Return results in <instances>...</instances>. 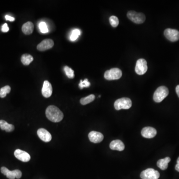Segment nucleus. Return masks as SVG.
I'll list each match as a JSON object with an SVG mask.
<instances>
[{
    "label": "nucleus",
    "mask_w": 179,
    "mask_h": 179,
    "mask_svg": "<svg viewBox=\"0 0 179 179\" xmlns=\"http://www.w3.org/2000/svg\"><path fill=\"white\" fill-rule=\"evenodd\" d=\"M65 72L67 76L70 79H73L74 78L75 75H74V71L70 67H68L67 66H65L64 68Z\"/></svg>",
    "instance_id": "obj_23"
},
{
    "label": "nucleus",
    "mask_w": 179,
    "mask_h": 179,
    "mask_svg": "<svg viewBox=\"0 0 179 179\" xmlns=\"http://www.w3.org/2000/svg\"><path fill=\"white\" fill-rule=\"evenodd\" d=\"M171 161L170 158L167 157L164 159H161L158 160L157 163L158 167L159 168L161 169L162 170H165L167 169V168L168 167V163Z\"/></svg>",
    "instance_id": "obj_19"
},
{
    "label": "nucleus",
    "mask_w": 179,
    "mask_h": 179,
    "mask_svg": "<svg viewBox=\"0 0 179 179\" xmlns=\"http://www.w3.org/2000/svg\"><path fill=\"white\" fill-rule=\"evenodd\" d=\"M176 92L177 93V95L179 98V85H178L176 88Z\"/></svg>",
    "instance_id": "obj_31"
},
{
    "label": "nucleus",
    "mask_w": 179,
    "mask_h": 179,
    "mask_svg": "<svg viewBox=\"0 0 179 179\" xmlns=\"http://www.w3.org/2000/svg\"><path fill=\"white\" fill-rule=\"evenodd\" d=\"M34 60V58L29 54H24L21 57V61L24 65L28 66Z\"/></svg>",
    "instance_id": "obj_20"
},
{
    "label": "nucleus",
    "mask_w": 179,
    "mask_h": 179,
    "mask_svg": "<svg viewBox=\"0 0 179 179\" xmlns=\"http://www.w3.org/2000/svg\"><path fill=\"white\" fill-rule=\"evenodd\" d=\"M159 177V172L152 168L145 170L140 174V178L142 179H158Z\"/></svg>",
    "instance_id": "obj_7"
},
{
    "label": "nucleus",
    "mask_w": 179,
    "mask_h": 179,
    "mask_svg": "<svg viewBox=\"0 0 179 179\" xmlns=\"http://www.w3.org/2000/svg\"><path fill=\"white\" fill-rule=\"evenodd\" d=\"M132 106V101L129 98H122L117 100L115 102L114 106L116 110H121L122 109L127 110Z\"/></svg>",
    "instance_id": "obj_3"
},
{
    "label": "nucleus",
    "mask_w": 179,
    "mask_h": 179,
    "mask_svg": "<svg viewBox=\"0 0 179 179\" xmlns=\"http://www.w3.org/2000/svg\"><path fill=\"white\" fill-rule=\"evenodd\" d=\"M54 46L53 41L50 39H46L42 41L37 46V50L40 52H44L53 47Z\"/></svg>",
    "instance_id": "obj_11"
},
{
    "label": "nucleus",
    "mask_w": 179,
    "mask_h": 179,
    "mask_svg": "<svg viewBox=\"0 0 179 179\" xmlns=\"http://www.w3.org/2000/svg\"><path fill=\"white\" fill-rule=\"evenodd\" d=\"M110 23L112 27L116 28L118 26V24H119V20L117 17L115 16H112L110 18Z\"/></svg>",
    "instance_id": "obj_25"
},
{
    "label": "nucleus",
    "mask_w": 179,
    "mask_h": 179,
    "mask_svg": "<svg viewBox=\"0 0 179 179\" xmlns=\"http://www.w3.org/2000/svg\"><path fill=\"white\" fill-rule=\"evenodd\" d=\"M37 133L39 138L44 142H48L52 140V134L46 129L40 128L37 130Z\"/></svg>",
    "instance_id": "obj_14"
},
{
    "label": "nucleus",
    "mask_w": 179,
    "mask_h": 179,
    "mask_svg": "<svg viewBox=\"0 0 179 179\" xmlns=\"http://www.w3.org/2000/svg\"><path fill=\"white\" fill-rule=\"evenodd\" d=\"M148 69L147 62L144 59H139L136 62L135 71L138 75H141L146 72Z\"/></svg>",
    "instance_id": "obj_8"
},
{
    "label": "nucleus",
    "mask_w": 179,
    "mask_h": 179,
    "mask_svg": "<svg viewBox=\"0 0 179 179\" xmlns=\"http://www.w3.org/2000/svg\"><path fill=\"white\" fill-rule=\"evenodd\" d=\"M122 71L118 68H112L106 71L104 77L107 80H117L122 77Z\"/></svg>",
    "instance_id": "obj_4"
},
{
    "label": "nucleus",
    "mask_w": 179,
    "mask_h": 179,
    "mask_svg": "<svg viewBox=\"0 0 179 179\" xmlns=\"http://www.w3.org/2000/svg\"><path fill=\"white\" fill-rule=\"evenodd\" d=\"M127 16L132 22L137 24H142L145 20V16L142 13H138L134 11L128 12Z\"/></svg>",
    "instance_id": "obj_5"
},
{
    "label": "nucleus",
    "mask_w": 179,
    "mask_h": 179,
    "mask_svg": "<svg viewBox=\"0 0 179 179\" xmlns=\"http://www.w3.org/2000/svg\"><path fill=\"white\" fill-rule=\"evenodd\" d=\"M90 85H91V84L89 82L88 79H85L84 81L82 80H80L79 87L80 89H83L84 88L89 87Z\"/></svg>",
    "instance_id": "obj_27"
},
{
    "label": "nucleus",
    "mask_w": 179,
    "mask_h": 179,
    "mask_svg": "<svg viewBox=\"0 0 179 179\" xmlns=\"http://www.w3.org/2000/svg\"><path fill=\"white\" fill-rule=\"evenodd\" d=\"M5 19H6V20H9V21H11V22H14V20H15V19H14V17L8 16V15H6V16H5Z\"/></svg>",
    "instance_id": "obj_29"
},
{
    "label": "nucleus",
    "mask_w": 179,
    "mask_h": 179,
    "mask_svg": "<svg viewBox=\"0 0 179 179\" xmlns=\"http://www.w3.org/2000/svg\"><path fill=\"white\" fill-rule=\"evenodd\" d=\"M46 116L49 121L53 122H58L62 121L64 117L63 112L57 106H49L46 111Z\"/></svg>",
    "instance_id": "obj_1"
},
{
    "label": "nucleus",
    "mask_w": 179,
    "mask_h": 179,
    "mask_svg": "<svg viewBox=\"0 0 179 179\" xmlns=\"http://www.w3.org/2000/svg\"><path fill=\"white\" fill-rule=\"evenodd\" d=\"M1 171L3 174L6 176V177L8 179H14L15 178L19 179L22 177V172L19 170H14V171H10L6 167H2L1 168Z\"/></svg>",
    "instance_id": "obj_6"
},
{
    "label": "nucleus",
    "mask_w": 179,
    "mask_h": 179,
    "mask_svg": "<svg viewBox=\"0 0 179 179\" xmlns=\"http://www.w3.org/2000/svg\"><path fill=\"white\" fill-rule=\"evenodd\" d=\"M9 30V28H8V25L7 24H5L3 25L2 28V31L3 32H7Z\"/></svg>",
    "instance_id": "obj_28"
},
{
    "label": "nucleus",
    "mask_w": 179,
    "mask_h": 179,
    "mask_svg": "<svg viewBox=\"0 0 179 179\" xmlns=\"http://www.w3.org/2000/svg\"><path fill=\"white\" fill-rule=\"evenodd\" d=\"M39 28L40 29V31L42 34H46L49 31L46 24L44 22H41L40 23Z\"/></svg>",
    "instance_id": "obj_26"
},
{
    "label": "nucleus",
    "mask_w": 179,
    "mask_h": 179,
    "mask_svg": "<svg viewBox=\"0 0 179 179\" xmlns=\"http://www.w3.org/2000/svg\"><path fill=\"white\" fill-rule=\"evenodd\" d=\"M156 130L152 127H145L141 131V135L146 138H152L156 135Z\"/></svg>",
    "instance_id": "obj_13"
},
{
    "label": "nucleus",
    "mask_w": 179,
    "mask_h": 179,
    "mask_svg": "<svg viewBox=\"0 0 179 179\" xmlns=\"http://www.w3.org/2000/svg\"><path fill=\"white\" fill-rule=\"evenodd\" d=\"M42 94L45 98H49L52 94V87L51 84L48 81H45L43 83L42 88Z\"/></svg>",
    "instance_id": "obj_15"
},
{
    "label": "nucleus",
    "mask_w": 179,
    "mask_h": 179,
    "mask_svg": "<svg viewBox=\"0 0 179 179\" xmlns=\"http://www.w3.org/2000/svg\"><path fill=\"white\" fill-rule=\"evenodd\" d=\"M14 156L17 159L24 162H27L30 160V156L29 153L20 149H17L14 152Z\"/></svg>",
    "instance_id": "obj_10"
},
{
    "label": "nucleus",
    "mask_w": 179,
    "mask_h": 179,
    "mask_svg": "<svg viewBox=\"0 0 179 179\" xmlns=\"http://www.w3.org/2000/svg\"><path fill=\"white\" fill-rule=\"evenodd\" d=\"M167 40L172 42L177 41L179 40V31L174 29H166L164 32Z\"/></svg>",
    "instance_id": "obj_9"
},
{
    "label": "nucleus",
    "mask_w": 179,
    "mask_h": 179,
    "mask_svg": "<svg viewBox=\"0 0 179 179\" xmlns=\"http://www.w3.org/2000/svg\"><path fill=\"white\" fill-rule=\"evenodd\" d=\"M0 128L3 130H5L6 132H12L14 129V125L9 124L7 122L4 120H0Z\"/></svg>",
    "instance_id": "obj_18"
},
{
    "label": "nucleus",
    "mask_w": 179,
    "mask_h": 179,
    "mask_svg": "<svg viewBox=\"0 0 179 179\" xmlns=\"http://www.w3.org/2000/svg\"><path fill=\"white\" fill-rule=\"evenodd\" d=\"M169 94L168 89L165 86H160L154 92L153 100L156 103H160Z\"/></svg>",
    "instance_id": "obj_2"
},
{
    "label": "nucleus",
    "mask_w": 179,
    "mask_h": 179,
    "mask_svg": "<svg viewBox=\"0 0 179 179\" xmlns=\"http://www.w3.org/2000/svg\"><path fill=\"white\" fill-rule=\"evenodd\" d=\"M11 90V87L8 85L0 89V97L1 98H5L7 94L10 93Z\"/></svg>",
    "instance_id": "obj_22"
},
{
    "label": "nucleus",
    "mask_w": 179,
    "mask_h": 179,
    "mask_svg": "<svg viewBox=\"0 0 179 179\" xmlns=\"http://www.w3.org/2000/svg\"><path fill=\"white\" fill-rule=\"evenodd\" d=\"M177 164H176L175 166V169L178 172H179V157L178 159H177Z\"/></svg>",
    "instance_id": "obj_30"
},
{
    "label": "nucleus",
    "mask_w": 179,
    "mask_h": 179,
    "mask_svg": "<svg viewBox=\"0 0 179 179\" xmlns=\"http://www.w3.org/2000/svg\"><path fill=\"white\" fill-rule=\"evenodd\" d=\"M110 147L113 150H117L119 151H123L124 149V144L120 140H115L110 143Z\"/></svg>",
    "instance_id": "obj_16"
},
{
    "label": "nucleus",
    "mask_w": 179,
    "mask_h": 179,
    "mask_svg": "<svg viewBox=\"0 0 179 179\" xmlns=\"http://www.w3.org/2000/svg\"><path fill=\"white\" fill-rule=\"evenodd\" d=\"M88 136L90 140L93 143H100L104 139V135L103 134L97 131H91L89 134Z\"/></svg>",
    "instance_id": "obj_12"
},
{
    "label": "nucleus",
    "mask_w": 179,
    "mask_h": 179,
    "mask_svg": "<svg viewBox=\"0 0 179 179\" xmlns=\"http://www.w3.org/2000/svg\"><path fill=\"white\" fill-rule=\"evenodd\" d=\"M81 35V31L79 29H75L72 32L71 35L70 36V40L72 41L77 40L79 36Z\"/></svg>",
    "instance_id": "obj_24"
},
{
    "label": "nucleus",
    "mask_w": 179,
    "mask_h": 179,
    "mask_svg": "<svg viewBox=\"0 0 179 179\" xmlns=\"http://www.w3.org/2000/svg\"><path fill=\"white\" fill-rule=\"evenodd\" d=\"M95 99V96L94 95H90L87 97L82 98L80 100V103L82 105H86L92 102Z\"/></svg>",
    "instance_id": "obj_21"
},
{
    "label": "nucleus",
    "mask_w": 179,
    "mask_h": 179,
    "mask_svg": "<svg viewBox=\"0 0 179 179\" xmlns=\"http://www.w3.org/2000/svg\"><path fill=\"white\" fill-rule=\"evenodd\" d=\"M34 24L31 22H26L25 24H23L22 26V31L24 34L26 35H30L32 34L34 31Z\"/></svg>",
    "instance_id": "obj_17"
}]
</instances>
